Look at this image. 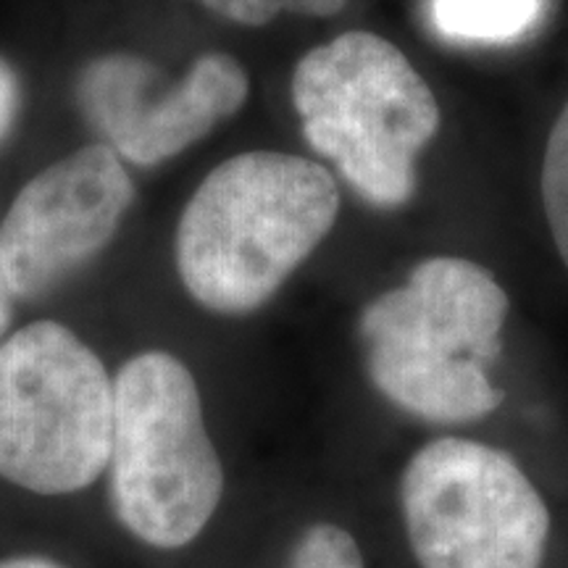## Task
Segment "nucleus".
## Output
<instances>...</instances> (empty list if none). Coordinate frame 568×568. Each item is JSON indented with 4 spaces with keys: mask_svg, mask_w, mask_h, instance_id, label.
Wrapping results in <instances>:
<instances>
[{
    "mask_svg": "<svg viewBox=\"0 0 568 568\" xmlns=\"http://www.w3.org/2000/svg\"><path fill=\"white\" fill-rule=\"evenodd\" d=\"M337 213V180L322 163L240 153L219 163L184 205L176 272L213 314H253L322 245Z\"/></svg>",
    "mask_w": 568,
    "mask_h": 568,
    "instance_id": "1",
    "label": "nucleus"
},
{
    "mask_svg": "<svg viewBox=\"0 0 568 568\" xmlns=\"http://www.w3.org/2000/svg\"><path fill=\"white\" fill-rule=\"evenodd\" d=\"M506 318L508 295L487 268L426 258L361 316L368 376L389 403L426 422H477L503 403L487 372Z\"/></svg>",
    "mask_w": 568,
    "mask_h": 568,
    "instance_id": "2",
    "label": "nucleus"
},
{
    "mask_svg": "<svg viewBox=\"0 0 568 568\" xmlns=\"http://www.w3.org/2000/svg\"><path fill=\"white\" fill-rule=\"evenodd\" d=\"M293 105L318 155L368 205L400 209L416 193V161L443 122L437 98L400 48L345 32L297 61Z\"/></svg>",
    "mask_w": 568,
    "mask_h": 568,
    "instance_id": "3",
    "label": "nucleus"
},
{
    "mask_svg": "<svg viewBox=\"0 0 568 568\" xmlns=\"http://www.w3.org/2000/svg\"><path fill=\"white\" fill-rule=\"evenodd\" d=\"M109 495L126 535L153 550L193 545L224 495L201 389L172 353L145 351L113 376Z\"/></svg>",
    "mask_w": 568,
    "mask_h": 568,
    "instance_id": "4",
    "label": "nucleus"
},
{
    "mask_svg": "<svg viewBox=\"0 0 568 568\" xmlns=\"http://www.w3.org/2000/svg\"><path fill=\"white\" fill-rule=\"evenodd\" d=\"M113 379L90 345L59 322L0 339V479L61 497L109 468Z\"/></svg>",
    "mask_w": 568,
    "mask_h": 568,
    "instance_id": "5",
    "label": "nucleus"
},
{
    "mask_svg": "<svg viewBox=\"0 0 568 568\" xmlns=\"http://www.w3.org/2000/svg\"><path fill=\"white\" fill-rule=\"evenodd\" d=\"M403 516L422 568H539L550 514L508 453L443 437L410 458Z\"/></svg>",
    "mask_w": 568,
    "mask_h": 568,
    "instance_id": "6",
    "label": "nucleus"
},
{
    "mask_svg": "<svg viewBox=\"0 0 568 568\" xmlns=\"http://www.w3.org/2000/svg\"><path fill=\"white\" fill-rule=\"evenodd\" d=\"M134 187L105 142L40 172L11 203L0 255L17 301H38L101 255L130 211Z\"/></svg>",
    "mask_w": 568,
    "mask_h": 568,
    "instance_id": "7",
    "label": "nucleus"
},
{
    "mask_svg": "<svg viewBox=\"0 0 568 568\" xmlns=\"http://www.w3.org/2000/svg\"><path fill=\"white\" fill-rule=\"evenodd\" d=\"M245 69L226 53H203L180 82L134 53L90 61L77 82V101L92 130L119 159L155 166L222 124L247 101Z\"/></svg>",
    "mask_w": 568,
    "mask_h": 568,
    "instance_id": "8",
    "label": "nucleus"
},
{
    "mask_svg": "<svg viewBox=\"0 0 568 568\" xmlns=\"http://www.w3.org/2000/svg\"><path fill=\"white\" fill-rule=\"evenodd\" d=\"M548 0H432V21L450 42L510 45L535 32Z\"/></svg>",
    "mask_w": 568,
    "mask_h": 568,
    "instance_id": "9",
    "label": "nucleus"
},
{
    "mask_svg": "<svg viewBox=\"0 0 568 568\" xmlns=\"http://www.w3.org/2000/svg\"><path fill=\"white\" fill-rule=\"evenodd\" d=\"M542 205L560 261L568 268V103L552 124L542 161Z\"/></svg>",
    "mask_w": 568,
    "mask_h": 568,
    "instance_id": "10",
    "label": "nucleus"
},
{
    "mask_svg": "<svg viewBox=\"0 0 568 568\" xmlns=\"http://www.w3.org/2000/svg\"><path fill=\"white\" fill-rule=\"evenodd\" d=\"M203 9L243 27H264L282 13L295 17H335L347 0H197Z\"/></svg>",
    "mask_w": 568,
    "mask_h": 568,
    "instance_id": "11",
    "label": "nucleus"
},
{
    "mask_svg": "<svg viewBox=\"0 0 568 568\" xmlns=\"http://www.w3.org/2000/svg\"><path fill=\"white\" fill-rule=\"evenodd\" d=\"M290 568H366L358 542L337 524H314L295 542Z\"/></svg>",
    "mask_w": 568,
    "mask_h": 568,
    "instance_id": "12",
    "label": "nucleus"
},
{
    "mask_svg": "<svg viewBox=\"0 0 568 568\" xmlns=\"http://www.w3.org/2000/svg\"><path fill=\"white\" fill-rule=\"evenodd\" d=\"M21 105V92H19V80L13 74V69L0 59V142H3L6 134L17 122V113Z\"/></svg>",
    "mask_w": 568,
    "mask_h": 568,
    "instance_id": "13",
    "label": "nucleus"
},
{
    "mask_svg": "<svg viewBox=\"0 0 568 568\" xmlns=\"http://www.w3.org/2000/svg\"><path fill=\"white\" fill-rule=\"evenodd\" d=\"M13 301H17V297L11 293L9 276H6V266H3V255H0V337L6 335V329H9L11 324Z\"/></svg>",
    "mask_w": 568,
    "mask_h": 568,
    "instance_id": "14",
    "label": "nucleus"
},
{
    "mask_svg": "<svg viewBox=\"0 0 568 568\" xmlns=\"http://www.w3.org/2000/svg\"><path fill=\"white\" fill-rule=\"evenodd\" d=\"M0 568H69L61 560L48 558V556H11L0 560Z\"/></svg>",
    "mask_w": 568,
    "mask_h": 568,
    "instance_id": "15",
    "label": "nucleus"
}]
</instances>
